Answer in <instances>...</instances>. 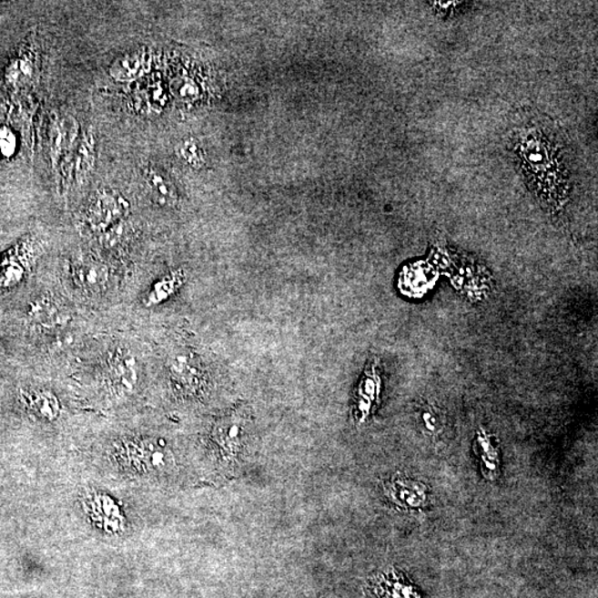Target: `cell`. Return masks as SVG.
Segmentation results:
<instances>
[{
  "mask_svg": "<svg viewBox=\"0 0 598 598\" xmlns=\"http://www.w3.org/2000/svg\"><path fill=\"white\" fill-rule=\"evenodd\" d=\"M117 458L131 472L141 474L163 473L175 465L166 444L149 438L124 442L117 450Z\"/></svg>",
  "mask_w": 598,
  "mask_h": 598,
  "instance_id": "obj_2",
  "label": "cell"
},
{
  "mask_svg": "<svg viewBox=\"0 0 598 598\" xmlns=\"http://www.w3.org/2000/svg\"><path fill=\"white\" fill-rule=\"evenodd\" d=\"M147 55L146 48L127 50L117 56L109 66V75L117 83H131L146 73Z\"/></svg>",
  "mask_w": 598,
  "mask_h": 598,
  "instance_id": "obj_10",
  "label": "cell"
},
{
  "mask_svg": "<svg viewBox=\"0 0 598 598\" xmlns=\"http://www.w3.org/2000/svg\"><path fill=\"white\" fill-rule=\"evenodd\" d=\"M71 274L76 288L88 294L101 293L109 282V269L95 259H80L75 262Z\"/></svg>",
  "mask_w": 598,
  "mask_h": 598,
  "instance_id": "obj_9",
  "label": "cell"
},
{
  "mask_svg": "<svg viewBox=\"0 0 598 598\" xmlns=\"http://www.w3.org/2000/svg\"><path fill=\"white\" fill-rule=\"evenodd\" d=\"M16 150V137L8 127L0 129V152L5 157H12Z\"/></svg>",
  "mask_w": 598,
  "mask_h": 598,
  "instance_id": "obj_20",
  "label": "cell"
},
{
  "mask_svg": "<svg viewBox=\"0 0 598 598\" xmlns=\"http://www.w3.org/2000/svg\"><path fill=\"white\" fill-rule=\"evenodd\" d=\"M143 177L153 198L163 207H175L178 201V194L175 183L166 172L155 167H147L143 170Z\"/></svg>",
  "mask_w": 598,
  "mask_h": 598,
  "instance_id": "obj_13",
  "label": "cell"
},
{
  "mask_svg": "<svg viewBox=\"0 0 598 598\" xmlns=\"http://www.w3.org/2000/svg\"><path fill=\"white\" fill-rule=\"evenodd\" d=\"M29 317L35 326L46 330L57 329L70 319L68 311L51 296H44L35 300L30 309Z\"/></svg>",
  "mask_w": 598,
  "mask_h": 598,
  "instance_id": "obj_11",
  "label": "cell"
},
{
  "mask_svg": "<svg viewBox=\"0 0 598 598\" xmlns=\"http://www.w3.org/2000/svg\"><path fill=\"white\" fill-rule=\"evenodd\" d=\"M383 492L393 505L406 511L419 510L427 505L426 485L396 475L383 484Z\"/></svg>",
  "mask_w": 598,
  "mask_h": 598,
  "instance_id": "obj_6",
  "label": "cell"
},
{
  "mask_svg": "<svg viewBox=\"0 0 598 598\" xmlns=\"http://www.w3.org/2000/svg\"><path fill=\"white\" fill-rule=\"evenodd\" d=\"M370 586L380 598H421L416 587L395 569L381 572L372 577Z\"/></svg>",
  "mask_w": 598,
  "mask_h": 598,
  "instance_id": "obj_8",
  "label": "cell"
},
{
  "mask_svg": "<svg viewBox=\"0 0 598 598\" xmlns=\"http://www.w3.org/2000/svg\"><path fill=\"white\" fill-rule=\"evenodd\" d=\"M214 456L225 470L238 467L247 448V415L235 411L214 423L211 433Z\"/></svg>",
  "mask_w": 598,
  "mask_h": 598,
  "instance_id": "obj_1",
  "label": "cell"
},
{
  "mask_svg": "<svg viewBox=\"0 0 598 598\" xmlns=\"http://www.w3.org/2000/svg\"><path fill=\"white\" fill-rule=\"evenodd\" d=\"M170 374L176 385L188 395H197L204 385L201 368L186 355L177 356L171 361Z\"/></svg>",
  "mask_w": 598,
  "mask_h": 598,
  "instance_id": "obj_12",
  "label": "cell"
},
{
  "mask_svg": "<svg viewBox=\"0 0 598 598\" xmlns=\"http://www.w3.org/2000/svg\"><path fill=\"white\" fill-rule=\"evenodd\" d=\"M474 450L480 458V468L485 478L494 480L498 477L500 459L498 444L487 431H480L474 441Z\"/></svg>",
  "mask_w": 598,
  "mask_h": 598,
  "instance_id": "obj_15",
  "label": "cell"
},
{
  "mask_svg": "<svg viewBox=\"0 0 598 598\" xmlns=\"http://www.w3.org/2000/svg\"><path fill=\"white\" fill-rule=\"evenodd\" d=\"M183 280V274L180 272L173 273L163 279L153 288V290L147 296V303L158 304L160 301L165 300L170 296L173 291L180 288Z\"/></svg>",
  "mask_w": 598,
  "mask_h": 598,
  "instance_id": "obj_18",
  "label": "cell"
},
{
  "mask_svg": "<svg viewBox=\"0 0 598 598\" xmlns=\"http://www.w3.org/2000/svg\"><path fill=\"white\" fill-rule=\"evenodd\" d=\"M49 136L50 160L56 170L61 162L69 161V153L79 136L78 122L71 116H56L51 120Z\"/></svg>",
  "mask_w": 598,
  "mask_h": 598,
  "instance_id": "obj_4",
  "label": "cell"
},
{
  "mask_svg": "<svg viewBox=\"0 0 598 598\" xmlns=\"http://www.w3.org/2000/svg\"><path fill=\"white\" fill-rule=\"evenodd\" d=\"M88 504L92 519L104 526L106 530L114 532L121 528L120 511L114 501L104 495H95L90 499Z\"/></svg>",
  "mask_w": 598,
  "mask_h": 598,
  "instance_id": "obj_17",
  "label": "cell"
},
{
  "mask_svg": "<svg viewBox=\"0 0 598 598\" xmlns=\"http://www.w3.org/2000/svg\"><path fill=\"white\" fill-rule=\"evenodd\" d=\"M96 163V141L95 133L88 130L81 137L76 150L75 178L79 186H84L92 172L95 171Z\"/></svg>",
  "mask_w": 598,
  "mask_h": 598,
  "instance_id": "obj_14",
  "label": "cell"
},
{
  "mask_svg": "<svg viewBox=\"0 0 598 598\" xmlns=\"http://www.w3.org/2000/svg\"><path fill=\"white\" fill-rule=\"evenodd\" d=\"M106 378L110 385L119 391L130 390L137 380V362L129 351L117 350L109 357Z\"/></svg>",
  "mask_w": 598,
  "mask_h": 598,
  "instance_id": "obj_7",
  "label": "cell"
},
{
  "mask_svg": "<svg viewBox=\"0 0 598 598\" xmlns=\"http://www.w3.org/2000/svg\"><path fill=\"white\" fill-rule=\"evenodd\" d=\"M130 204L117 191L101 188L89 198L84 211V222L91 231H108L129 212Z\"/></svg>",
  "mask_w": 598,
  "mask_h": 598,
  "instance_id": "obj_3",
  "label": "cell"
},
{
  "mask_svg": "<svg viewBox=\"0 0 598 598\" xmlns=\"http://www.w3.org/2000/svg\"><path fill=\"white\" fill-rule=\"evenodd\" d=\"M25 406L34 415L54 421L59 416L60 405L58 399L53 393L46 390H23L20 392Z\"/></svg>",
  "mask_w": 598,
  "mask_h": 598,
  "instance_id": "obj_16",
  "label": "cell"
},
{
  "mask_svg": "<svg viewBox=\"0 0 598 598\" xmlns=\"http://www.w3.org/2000/svg\"><path fill=\"white\" fill-rule=\"evenodd\" d=\"M380 371L378 370L377 361H371L366 368L355 393L352 417L356 423H364L372 415L380 405Z\"/></svg>",
  "mask_w": 598,
  "mask_h": 598,
  "instance_id": "obj_5",
  "label": "cell"
},
{
  "mask_svg": "<svg viewBox=\"0 0 598 598\" xmlns=\"http://www.w3.org/2000/svg\"><path fill=\"white\" fill-rule=\"evenodd\" d=\"M180 155L184 160H186L188 163H190L191 166H201V153L198 152V146L192 140L186 141L183 143V145H181Z\"/></svg>",
  "mask_w": 598,
  "mask_h": 598,
  "instance_id": "obj_19",
  "label": "cell"
}]
</instances>
